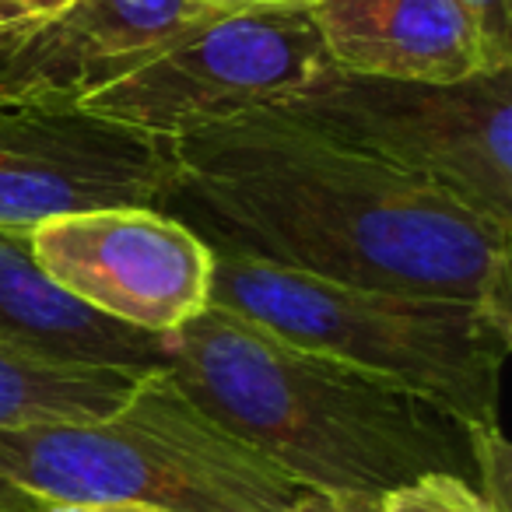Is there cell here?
Wrapping results in <instances>:
<instances>
[{"label": "cell", "mask_w": 512, "mask_h": 512, "mask_svg": "<svg viewBox=\"0 0 512 512\" xmlns=\"http://www.w3.org/2000/svg\"><path fill=\"white\" fill-rule=\"evenodd\" d=\"M176 190L207 242L256 260L509 323V242L435 186L281 109L172 137Z\"/></svg>", "instance_id": "6da1fadb"}, {"label": "cell", "mask_w": 512, "mask_h": 512, "mask_svg": "<svg viewBox=\"0 0 512 512\" xmlns=\"http://www.w3.org/2000/svg\"><path fill=\"white\" fill-rule=\"evenodd\" d=\"M169 372L302 491L386 495L425 474L474 484L470 432L439 404L221 306L169 337Z\"/></svg>", "instance_id": "7a4b0ae2"}, {"label": "cell", "mask_w": 512, "mask_h": 512, "mask_svg": "<svg viewBox=\"0 0 512 512\" xmlns=\"http://www.w3.org/2000/svg\"><path fill=\"white\" fill-rule=\"evenodd\" d=\"M0 477L43 502L151 512H288L302 488L235 439L169 365L92 421L0 428Z\"/></svg>", "instance_id": "3957f363"}, {"label": "cell", "mask_w": 512, "mask_h": 512, "mask_svg": "<svg viewBox=\"0 0 512 512\" xmlns=\"http://www.w3.org/2000/svg\"><path fill=\"white\" fill-rule=\"evenodd\" d=\"M211 306L288 344L383 376L439 404L467 428L498 425V386L512 327L456 299L341 285L207 242Z\"/></svg>", "instance_id": "277c9868"}, {"label": "cell", "mask_w": 512, "mask_h": 512, "mask_svg": "<svg viewBox=\"0 0 512 512\" xmlns=\"http://www.w3.org/2000/svg\"><path fill=\"white\" fill-rule=\"evenodd\" d=\"M271 109L355 144L512 232V67L456 85H418L327 64Z\"/></svg>", "instance_id": "5b68a950"}, {"label": "cell", "mask_w": 512, "mask_h": 512, "mask_svg": "<svg viewBox=\"0 0 512 512\" xmlns=\"http://www.w3.org/2000/svg\"><path fill=\"white\" fill-rule=\"evenodd\" d=\"M327 64L309 8L225 11L179 32L74 109L172 141L204 123L278 106Z\"/></svg>", "instance_id": "8992f818"}, {"label": "cell", "mask_w": 512, "mask_h": 512, "mask_svg": "<svg viewBox=\"0 0 512 512\" xmlns=\"http://www.w3.org/2000/svg\"><path fill=\"white\" fill-rule=\"evenodd\" d=\"M36 267L74 302L169 341L211 306L204 235L155 207L57 214L29 228Z\"/></svg>", "instance_id": "52a82bcc"}, {"label": "cell", "mask_w": 512, "mask_h": 512, "mask_svg": "<svg viewBox=\"0 0 512 512\" xmlns=\"http://www.w3.org/2000/svg\"><path fill=\"white\" fill-rule=\"evenodd\" d=\"M176 190L162 137L81 109L0 106V225L106 207H162Z\"/></svg>", "instance_id": "ba28073f"}, {"label": "cell", "mask_w": 512, "mask_h": 512, "mask_svg": "<svg viewBox=\"0 0 512 512\" xmlns=\"http://www.w3.org/2000/svg\"><path fill=\"white\" fill-rule=\"evenodd\" d=\"M235 8L211 0H74L36 29L0 36V106L74 109L190 25Z\"/></svg>", "instance_id": "9c48e42d"}, {"label": "cell", "mask_w": 512, "mask_h": 512, "mask_svg": "<svg viewBox=\"0 0 512 512\" xmlns=\"http://www.w3.org/2000/svg\"><path fill=\"white\" fill-rule=\"evenodd\" d=\"M309 15L344 74L456 85L512 67L460 0H316Z\"/></svg>", "instance_id": "30bf717a"}, {"label": "cell", "mask_w": 512, "mask_h": 512, "mask_svg": "<svg viewBox=\"0 0 512 512\" xmlns=\"http://www.w3.org/2000/svg\"><path fill=\"white\" fill-rule=\"evenodd\" d=\"M32 225H0V348L64 365L162 369L169 341L92 313L64 295L32 260Z\"/></svg>", "instance_id": "8fae6325"}, {"label": "cell", "mask_w": 512, "mask_h": 512, "mask_svg": "<svg viewBox=\"0 0 512 512\" xmlns=\"http://www.w3.org/2000/svg\"><path fill=\"white\" fill-rule=\"evenodd\" d=\"M141 376L134 369L64 365L0 348V428L102 418L127 400Z\"/></svg>", "instance_id": "7c38bea8"}, {"label": "cell", "mask_w": 512, "mask_h": 512, "mask_svg": "<svg viewBox=\"0 0 512 512\" xmlns=\"http://www.w3.org/2000/svg\"><path fill=\"white\" fill-rule=\"evenodd\" d=\"M379 512H491L470 481L456 474H425L379 495Z\"/></svg>", "instance_id": "4fadbf2b"}, {"label": "cell", "mask_w": 512, "mask_h": 512, "mask_svg": "<svg viewBox=\"0 0 512 512\" xmlns=\"http://www.w3.org/2000/svg\"><path fill=\"white\" fill-rule=\"evenodd\" d=\"M470 432V456H474V488L488 502L491 512L509 509L512 488V453L498 425H477Z\"/></svg>", "instance_id": "5bb4252c"}, {"label": "cell", "mask_w": 512, "mask_h": 512, "mask_svg": "<svg viewBox=\"0 0 512 512\" xmlns=\"http://www.w3.org/2000/svg\"><path fill=\"white\" fill-rule=\"evenodd\" d=\"M74 0H0V36L36 29L50 18L64 15Z\"/></svg>", "instance_id": "9a60e30c"}, {"label": "cell", "mask_w": 512, "mask_h": 512, "mask_svg": "<svg viewBox=\"0 0 512 512\" xmlns=\"http://www.w3.org/2000/svg\"><path fill=\"white\" fill-rule=\"evenodd\" d=\"M463 8L477 18V25L484 29V36L498 46L502 53L512 57V15H509V0H460Z\"/></svg>", "instance_id": "2e32d148"}, {"label": "cell", "mask_w": 512, "mask_h": 512, "mask_svg": "<svg viewBox=\"0 0 512 512\" xmlns=\"http://www.w3.org/2000/svg\"><path fill=\"white\" fill-rule=\"evenodd\" d=\"M288 512H379V495H323V491H302Z\"/></svg>", "instance_id": "e0dca14e"}, {"label": "cell", "mask_w": 512, "mask_h": 512, "mask_svg": "<svg viewBox=\"0 0 512 512\" xmlns=\"http://www.w3.org/2000/svg\"><path fill=\"white\" fill-rule=\"evenodd\" d=\"M43 505V498H32L29 491L11 484L8 477H0V512H39Z\"/></svg>", "instance_id": "ac0fdd59"}, {"label": "cell", "mask_w": 512, "mask_h": 512, "mask_svg": "<svg viewBox=\"0 0 512 512\" xmlns=\"http://www.w3.org/2000/svg\"><path fill=\"white\" fill-rule=\"evenodd\" d=\"M221 8H235V11H253V8H313L316 0H211Z\"/></svg>", "instance_id": "d6986e66"}, {"label": "cell", "mask_w": 512, "mask_h": 512, "mask_svg": "<svg viewBox=\"0 0 512 512\" xmlns=\"http://www.w3.org/2000/svg\"><path fill=\"white\" fill-rule=\"evenodd\" d=\"M39 512H151L137 505H78V502H46Z\"/></svg>", "instance_id": "ffe728a7"}]
</instances>
